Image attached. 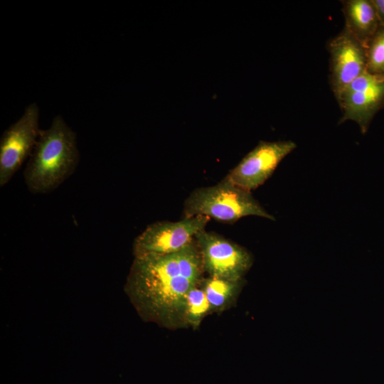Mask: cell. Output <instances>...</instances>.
<instances>
[{
  "label": "cell",
  "instance_id": "obj_1",
  "mask_svg": "<svg viewBox=\"0 0 384 384\" xmlns=\"http://www.w3.org/2000/svg\"><path fill=\"white\" fill-rule=\"evenodd\" d=\"M203 271L194 240L174 253L134 257L124 292L145 321L178 327L185 324L188 294L202 282Z\"/></svg>",
  "mask_w": 384,
  "mask_h": 384
},
{
  "label": "cell",
  "instance_id": "obj_2",
  "mask_svg": "<svg viewBox=\"0 0 384 384\" xmlns=\"http://www.w3.org/2000/svg\"><path fill=\"white\" fill-rule=\"evenodd\" d=\"M80 160L76 134L60 115L50 126L41 129L36 144L23 172L28 191L49 193L75 171Z\"/></svg>",
  "mask_w": 384,
  "mask_h": 384
},
{
  "label": "cell",
  "instance_id": "obj_3",
  "mask_svg": "<svg viewBox=\"0 0 384 384\" xmlns=\"http://www.w3.org/2000/svg\"><path fill=\"white\" fill-rule=\"evenodd\" d=\"M198 215L226 223L247 215L275 219L251 192L235 186L226 178L216 185L197 188L188 197L184 204L185 218Z\"/></svg>",
  "mask_w": 384,
  "mask_h": 384
},
{
  "label": "cell",
  "instance_id": "obj_4",
  "mask_svg": "<svg viewBox=\"0 0 384 384\" xmlns=\"http://www.w3.org/2000/svg\"><path fill=\"white\" fill-rule=\"evenodd\" d=\"M210 218L195 215L177 222L159 221L148 225L133 242V255L140 257L178 252L190 245L205 230Z\"/></svg>",
  "mask_w": 384,
  "mask_h": 384
},
{
  "label": "cell",
  "instance_id": "obj_5",
  "mask_svg": "<svg viewBox=\"0 0 384 384\" xmlns=\"http://www.w3.org/2000/svg\"><path fill=\"white\" fill-rule=\"evenodd\" d=\"M39 109L29 105L21 117L2 134L0 140V186H5L30 156L36 144L39 129Z\"/></svg>",
  "mask_w": 384,
  "mask_h": 384
},
{
  "label": "cell",
  "instance_id": "obj_6",
  "mask_svg": "<svg viewBox=\"0 0 384 384\" xmlns=\"http://www.w3.org/2000/svg\"><path fill=\"white\" fill-rule=\"evenodd\" d=\"M335 97L342 112L339 123L353 121L365 134L384 105V75L366 71Z\"/></svg>",
  "mask_w": 384,
  "mask_h": 384
},
{
  "label": "cell",
  "instance_id": "obj_7",
  "mask_svg": "<svg viewBox=\"0 0 384 384\" xmlns=\"http://www.w3.org/2000/svg\"><path fill=\"white\" fill-rule=\"evenodd\" d=\"M204 271L210 277L242 281L252 263L250 254L240 245L205 230L195 237Z\"/></svg>",
  "mask_w": 384,
  "mask_h": 384
},
{
  "label": "cell",
  "instance_id": "obj_8",
  "mask_svg": "<svg viewBox=\"0 0 384 384\" xmlns=\"http://www.w3.org/2000/svg\"><path fill=\"white\" fill-rule=\"evenodd\" d=\"M297 145L292 141H260L225 177L235 186L251 192L262 185L279 163Z\"/></svg>",
  "mask_w": 384,
  "mask_h": 384
},
{
  "label": "cell",
  "instance_id": "obj_9",
  "mask_svg": "<svg viewBox=\"0 0 384 384\" xmlns=\"http://www.w3.org/2000/svg\"><path fill=\"white\" fill-rule=\"evenodd\" d=\"M327 48L330 85L336 96L367 71L366 48L344 28L330 40Z\"/></svg>",
  "mask_w": 384,
  "mask_h": 384
},
{
  "label": "cell",
  "instance_id": "obj_10",
  "mask_svg": "<svg viewBox=\"0 0 384 384\" xmlns=\"http://www.w3.org/2000/svg\"><path fill=\"white\" fill-rule=\"evenodd\" d=\"M344 28L366 48L380 24L372 0H344Z\"/></svg>",
  "mask_w": 384,
  "mask_h": 384
},
{
  "label": "cell",
  "instance_id": "obj_11",
  "mask_svg": "<svg viewBox=\"0 0 384 384\" xmlns=\"http://www.w3.org/2000/svg\"><path fill=\"white\" fill-rule=\"evenodd\" d=\"M241 282L214 277L203 279L202 289L211 311H220L228 306L236 297Z\"/></svg>",
  "mask_w": 384,
  "mask_h": 384
},
{
  "label": "cell",
  "instance_id": "obj_12",
  "mask_svg": "<svg viewBox=\"0 0 384 384\" xmlns=\"http://www.w3.org/2000/svg\"><path fill=\"white\" fill-rule=\"evenodd\" d=\"M210 306L205 292L198 286L188 293L185 312V324L196 327L204 316L210 311Z\"/></svg>",
  "mask_w": 384,
  "mask_h": 384
},
{
  "label": "cell",
  "instance_id": "obj_13",
  "mask_svg": "<svg viewBox=\"0 0 384 384\" xmlns=\"http://www.w3.org/2000/svg\"><path fill=\"white\" fill-rule=\"evenodd\" d=\"M367 71L384 75V26H380L366 46Z\"/></svg>",
  "mask_w": 384,
  "mask_h": 384
},
{
  "label": "cell",
  "instance_id": "obj_14",
  "mask_svg": "<svg viewBox=\"0 0 384 384\" xmlns=\"http://www.w3.org/2000/svg\"><path fill=\"white\" fill-rule=\"evenodd\" d=\"M380 26H384V0H372Z\"/></svg>",
  "mask_w": 384,
  "mask_h": 384
}]
</instances>
